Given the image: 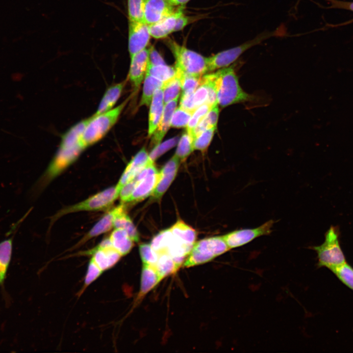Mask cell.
Instances as JSON below:
<instances>
[{"mask_svg": "<svg viewBox=\"0 0 353 353\" xmlns=\"http://www.w3.org/2000/svg\"><path fill=\"white\" fill-rule=\"evenodd\" d=\"M167 44L176 60V69L198 77L207 73L206 57L172 40Z\"/></svg>", "mask_w": 353, "mask_h": 353, "instance_id": "obj_4", "label": "cell"}, {"mask_svg": "<svg viewBox=\"0 0 353 353\" xmlns=\"http://www.w3.org/2000/svg\"><path fill=\"white\" fill-rule=\"evenodd\" d=\"M101 269L91 259H90L84 280L83 287L78 293V296H80L87 287L96 280L102 273Z\"/></svg>", "mask_w": 353, "mask_h": 353, "instance_id": "obj_37", "label": "cell"}, {"mask_svg": "<svg viewBox=\"0 0 353 353\" xmlns=\"http://www.w3.org/2000/svg\"><path fill=\"white\" fill-rule=\"evenodd\" d=\"M109 238L113 247L122 256L128 253L134 245L133 240L122 228H115Z\"/></svg>", "mask_w": 353, "mask_h": 353, "instance_id": "obj_23", "label": "cell"}, {"mask_svg": "<svg viewBox=\"0 0 353 353\" xmlns=\"http://www.w3.org/2000/svg\"><path fill=\"white\" fill-rule=\"evenodd\" d=\"M163 101L164 105L179 97L181 85L180 80L176 75L174 77L163 83Z\"/></svg>", "mask_w": 353, "mask_h": 353, "instance_id": "obj_30", "label": "cell"}, {"mask_svg": "<svg viewBox=\"0 0 353 353\" xmlns=\"http://www.w3.org/2000/svg\"><path fill=\"white\" fill-rule=\"evenodd\" d=\"M103 272L113 267L122 256L112 246L109 238L103 239L97 247L86 252Z\"/></svg>", "mask_w": 353, "mask_h": 353, "instance_id": "obj_10", "label": "cell"}, {"mask_svg": "<svg viewBox=\"0 0 353 353\" xmlns=\"http://www.w3.org/2000/svg\"><path fill=\"white\" fill-rule=\"evenodd\" d=\"M174 235L170 228L160 231L156 235L150 243L152 248L158 253L165 252Z\"/></svg>", "mask_w": 353, "mask_h": 353, "instance_id": "obj_31", "label": "cell"}, {"mask_svg": "<svg viewBox=\"0 0 353 353\" xmlns=\"http://www.w3.org/2000/svg\"><path fill=\"white\" fill-rule=\"evenodd\" d=\"M185 7H178L171 14L153 24L149 25L151 36L155 39H162L174 32L176 19L183 12Z\"/></svg>", "mask_w": 353, "mask_h": 353, "instance_id": "obj_16", "label": "cell"}, {"mask_svg": "<svg viewBox=\"0 0 353 353\" xmlns=\"http://www.w3.org/2000/svg\"><path fill=\"white\" fill-rule=\"evenodd\" d=\"M274 223V220H270L257 227L234 230L223 235V237L230 250L240 247L258 237L270 234Z\"/></svg>", "mask_w": 353, "mask_h": 353, "instance_id": "obj_9", "label": "cell"}, {"mask_svg": "<svg viewBox=\"0 0 353 353\" xmlns=\"http://www.w3.org/2000/svg\"><path fill=\"white\" fill-rule=\"evenodd\" d=\"M139 250L143 264L152 266L155 264L158 259V254L152 248L150 244H140Z\"/></svg>", "mask_w": 353, "mask_h": 353, "instance_id": "obj_39", "label": "cell"}, {"mask_svg": "<svg viewBox=\"0 0 353 353\" xmlns=\"http://www.w3.org/2000/svg\"><path fill=\"white\" fill-rule=\"evenodd\" d=\"M217 101L219 106L229 105L253 101L255 97L244 91L240 86L234 66L219 69Z\"/></svg>", "mask_w": 353, "mask_h": 353, "instance_id": "obj_2", "label": "cell"}, {"mask_svg": "<svg viewBox=\"0 0 353 353\" xmlns=\"http://www.w3.org/2000/svg\"><path fill=\"white\" fill-rule=\"evenodd\" d=\"M136 181L133 179L122 188L119 194V197L122 203H125L129 202Z\"/></svg>", "mask_w": 353, "mask_h": 353, "instance_id": "obj_43", "label": "cell"}, {"mask_svg": "<svg viewBox=\"0 0 353 353\" xmlns=\"http://www.w3.org/2000/svg\"><path fill=\"white\" fill-rule=\"evenodd\" d=\"M229 250L223 236L199 240L193 245L183 265L190 267L208 262Z\"/></svg>", "mask_w": 353, "mask_h": 353, "instance_id": "obj_5", "label": "cell"}, {"mask_svg": "<svg viewBox=\"0 0 353 353\" xmlns=\"http://www.w3.org/2000/svg\"><path fill=\"white\" fill-rule=\"evenodd\" d=\"M192 114L180 107L176 108L172 117L171 126L177 128L187 126Z\"/></svg>", "mask_w": 353, "mask_h": 353, "instance_id": "obj_38", "label": "cell"}, {"mask_svg": "<svg viewBox=\"0 0 353 353\" xmlns=\"http://www.w3.org/2000/svg\"><path fill=\"white\" fill-rule=\"evenodd\" d=\"M178 141V138L176 137L155 146L150 154H149L150 159L154 161L160 155L174 147Z\"/></svg>", "mask_w": 353, "mask_h": 353, "instance_id": "obj_40", "label": "cell"}, {"mask_svg": "<svg viewBox=\"0 0 353 353\" xmlns=\"http://www.w3.org/2000/svg\"><path fill=\"white\" fill-rule=\"evenodd\" d=\"M176 69L167 64L155 66H147L146 74L150 75L163 83L174 77Z\"/></svg>", "mask_w": 353, "mask_h": 353, "instance_id": "obj_29", "label": "cell"}, {"mask_svg": "<svg viewBox=\"0 0 353 353\" xmlns=\"http://www.w3.org/2000/svg\"><path fill=\"white\" fill-rule=\"evenodd\" d=\"M178 98L172 100L164 106L163 112L160 122L151 135V145L154 147L160 143L171 126L172 115L175 110Z\"/></svg>", "mask_w": 353, "mask_h": 353, "instance_id": "obj_17", "label": "cell"}, {"mask_svg": "<svg viewBox=\"0 0 353 353\" xmlns=\"http://www.w3.org/2000/svg\"><path fill=\"white\" fill-rule=\"evenodd\" d=\"M193 151L192 138L187 132L183 133L178 141L175 155L180 160L184 161Z\"/></svg>", "mask_w": 353, "mask_h": 353, "instance_id": "obj_34", "label": "cell"}, {"mask_svg": "<svg viewBox=\"0 0 353 353\" xmlns=\"http://www.w3.org/2000/svg\"><path fill=\"white\" fill-rule=\"evenodd\" d=\"M128 98L118 106L99 115H93L86 126L82 141L86 148L101 140L117 123Z\"/></svg>", "mask_w": 353, "mask_h": 353, "instance_id": "obj_3", "label": "cell"}, {"mask_svg": "<svg viewBox=\"0 0 353 353\" xmlns=\"http://www.w3.org/2000/svg\"><path fill=\"white\" fill-rule=\"evenodd\" d=\"M339 236L338 228L331 226L326 233L324 243L311 248L317 253L318 267H325L330 270L346 262L340 245Z\"/></svg>", "mask_w": 353, "mask_h": 353, "instance_id": "obj_6", "label": "cell"}, {"mask_svg": "<svg viewBox=\"0 0 353 353\" xmlns=\"http://www.w3.org/2000/svg\"><path fill=\"white\" fill-rule=\"evenodd\" d=\"M126 81L115 84L108 87L104 93L94 115H97L113 108L121 96Z\"/></svg>", "mask_w": 353, "mask_h": 353, "instance_id": "obj_21", "label": "cell"}, {"mask_svg": "<svg viewBox=\"0 0 353 353\" xmlns=\"http://www.w3.org/2000/svg\"><path fill=\"white\" fill-rule=\"evenodd\" d=\"M219 115V105L216 104L211 108L194 129L191 135L193 141L204 130L212 127H217Z\"/></svg>", "mask_w": 353, "mask_h": 353, "instance_id": "obj_28", "label": "cell"}, {"mask_svg": "<svg viewBox=\"0 0 353 353\" xmlns=\"http://www.w3.org/2000/svg\"><path fill=\"white\" fill-rule=\"evenodd\" d=\"M119 194L116 186L109 187L83 201L63 209L56 216L59 217L72 212L106 209L113 204Z\"/></svg>", "mask_w": 353, "mask_h": 353, "instance_id": "obj_7", "label": "cell"}, {"mask_svg": "<svg viewBox=\"0 0 353 353\" xmlns=\"http://www.w3.org/2000/svg\"><path fill=\"white\" fill-rule=\"evenodd\" d=\"M15 232L11 237L0 242V286L3 285L11 262Z\"/></svg>", "mask_w": 353, "mask_h": 353, "instance_id": "obj_24", "label": "cell"}, {"mask_svg": "<svg viewBox=\"0 0 353 353\" xmlns=\"http://www.w3.org/2000/svg\"><path fill=\"white\" fill-rule=\"evenodd\" d=\"M113 227L125 229L134 242L139 241V235L132 220L127 214L124 203L117 206V211L114 220Z\"/></svg>", "mask_w": 353, "mask_h": 353, "instance_id": "obj_22", "label": "cell"}, {"mask_svg": "<svg viewBox=\"0 0 353 353\" xmlns=\"http://www.w3.org/2000/svg\"><path fill=\"white\" fill-rule=\"evenodd\" d=\"M346 286L353 290V268L346 262L330 270Z\"/></svg>", "mask_w": 353, "mask_h": 353, "instance_id": "obj_32", "label": "cell"}, {"mask_svg": "<svg viewBox=\"0 0 353 353\" xmlns=\"http://www.w3.org/2000/svg\"><path fill=\"white\" fill-rule=\"evenodd\" d=\"M153 266L143 264L141 276L140 288L136 303L153 289L161 280Z\"/></svg>", "mask_w": 353, "mask_h": 353, "instance_id": "obj_20", "label": "cell"}, {"mask_svg": "<svg viewBox=\"0 0 353 353\" xmlns=\"http://www.w3.org/2000/svg\"><path fill=\"white\" fill-rule=\"evenodd\" d=\"M151 36L149 25L145 23L129 21L128 49L130 57L146 48Z\"/></svg>", "mask_w": 353, "mask_h": 353, "instance_id": "obj_11", "label": "cell"}, {"mask_svg": "<svg viewBox=\"0 0 353 353\" xmlns=\"http://www.w3.org/2000/svg\"><path fill=\"white\" fill-rule=\"evenodd\" d=\"M162 64H166L163 57L153 46L150 47L149 48L148 65L155 66Z\"/></svg>", "mask_w": 353, "mask_h": 353, "instance_id": "obj_44", "label": "cell"}, {"mask_svg": "<svg viewBox=\"0 0 353 353\" xmlns=\"http://www.w3.org/2000/svg\"><path fill=\"white\" fill-rule=\"evenodd\" d=\"M89 119L90 117L78 122L63 135L55 156L34 186V192L39 191L49 180L62 173L86 148L82 141V134Z\"/></svg>", "mask_w": 353, "mask_h": 353, "instance_id": "obj_1", "label": "cell"}, {"mask_svg": "<svg viewBox=\"0 0 353 353\" xmlns=\"http://www.w3.org/2000/svg\"><path fill=\"white\" fill-rule=\"evenodd\" d=\"M301 0H297V1L296 4V6H295V8H296L297 7V6L299 5V3H300V2Z\"/></svg>", "mask_w": 353, "mask_h": 353, "instance_id": "obj_48", "label": "cell"}, {"mask_svg": "<svg viewBox=\"0 0 353 353\" xmlns=\"http://www.w3.org/2000/svg\"><path fill=\"white\" fill-rule=\"evenodd\" d=\"M191 20L190 17L186 16L182 12L176 19L174 32L183 29L190 23Z\"/></svg>", "mask_w": 353, "mask_h": 353, "instance_id": "obj_46", "label": "cell"}, {"mask_svg": "<svg viewBox=\"0 0 353 353\" xmlns=\"http://www.w3.org/2000/svg\"><path fill=\"white\" fill-rule=\"evenodd\" d=\"M212 107L207 103H204L198 107L193 113L187 126V132L191 137L194 129L200 122L206 116Z\"/></svg>", "mask_w": 353, "mask_h": 353, "instance_id": "obj_36", "label": "cell"}, {"mask_svg": "<svg viewBox=\"0 0 353 353\" xmlns=\"http://www.w3.org/2000/svg\"><path fill=\"white\" fill-rule=\"evenodd\" d=\"M178 8L169 0H145L144 23L153 24L174 12Z\"/></svg>", "mask_w": 353, "mask_h": 353, "instance_id": "obj_13", "label": "cell"}, {"mask_svg": "<svg viewBox=\"0 0 353 353\" xmlns=\"http://www.w3.org/2000/svg\"><path fill=\"white\" fill-rule=\"evenodd\" d=\"M117 211V206L110 209L93 227L89 232L75 246L78 248L89 240L106 232L113 227L114 220Z\"/></svg>", "mask_w": 353, "mask_h": 353, "instance_id": "obj_19", "label": "cell"}, {"mask_svg": "<svg viewBox=\"0 0 353 353\" xmlns=\"http://www.w3.org/2000/svg\"><path fill=\"white\" fill-rule=\"evenodd\" d=\"M208 95V89L207 85L201 78L200 84L195 91L194 94V101L196 108L206 103Z\"/></svg>", "mask_w": 353, "mask_h": 353, "instance_id": "obj_41", "label": "cell"}, {"mask_svg": "<svg viewBox=\"0 0 353 353\" xmlns=\"http://www.w3.org/2000/svg\"><path fill=\"white\" fill-rule=\"evenodd\" d=\"M173 235L184 243L193 246L197 234L195 230L181 220H178L171 228Z\"/></svg>", "mask_w": 353, "mask_h": 353, "instance_id": "obj_25", "label": "cell"}, {"mask_svg": "<svg viewBox=\"0 0 353 353\" xmlns=\"http://www.w3.org/2000/svg\"><path fill=\"white\" fill-rule=\"evenodd\" d=\"M179 163L180 159L175 154L159 172L157 184L151 195L153 198L160 199L168 189L176 177Z\"/></svg>", "mask_w": 353, "mask_h": 353, "instance_id": "obj_14", "label": "cell"}, {"mask_svg": "<svg viewBox=\"0 0 353 353\" xmlns=\"http://www.w3.org/2000/svg\"><path fill=\"white\" fill-rule=\"evenodd\" d=\"M170 3L175 7H185L190 0H169Z\"/></svg>", "mask_w": 353, "mask_h": 353, "instance_id": "obj_47", "label": "cell"}, {"mask_svg": "<svg viewBox=\"0 0 353 353\" xmlns=\"http://www.w3.org/2000/svg\"><path fill=\"white\" fill-rule=\"evenodd\" d=\"M129 21L144 22L145 0H127Z\"/></svg>", "mask_w": 353, "mask_h": 353, "instance_id": "obj_33", "label": "cell"}, {"mask_svg": "<svg viewBox=\"0 0 353 353\" xmlns=\"http://www.w3.org/2000/svg\"><path fill=\"white\" fill-rule=\"evenodd\" d=\"M217 127H212L202 131L193 141L194 150L204 151L211 142Z\"/></svg>", "mask_w": 353, "mask_h": 353, "instance_id": "obj_35", "label": "cell"}, {"mask_svg": "<svg viewBox=\"0 0 353 353\" xmlns=\"http://www.w3.org/2000/svg\"><path fill=\"white\" fill-rule=\"evenodd\" d=\"M159 172L154 161L150 160L147 165L133 178L136 184L129 202H138L151 195L157 184Z\"/></svg>", "mask_w": 353, "mask_h": 353, "instance_id": "obj_8", "label": "cell"}, {"mask_svg": "<svg viewBox=\"0 0 353 353\" xmlns=\"http://www.w3.org/2000/svg\"><path fill=\"white\" fill-rule=\"evenodd\" d=\"M150 160L145 148H142L129 162L116 185L119 192L126 184L135 177Z\"/></svg>", "mask_w": 353, "mask_h": 353, "instance_id": "obj_15", "label": "cell"}, {"mask_svg": "<svg viewBox=\"0 0 353 353\" xmlns=\"http://www.w3.org/2000/svg\"><path fill=\"white\" fill-rule=\"evenodd\" d=\"M194 91L182 92L179 106L192 114L197 109L194 101Z\"/></svg>", "mask_w": 353, "mask_h": 353, "instance_id": "obj_42", "label": "cell"}, {"mask_svg": "<svg viewBox=\"0 0 353 353\" xmlns=\"http://www.w3.org/2000/svg\"><path fill=\"white\" fill-rule=\"evenodd\" d=\"M153 266L161 279L175 273L179 268L172 257L167 252L159 253L158 259Z\"/></svg>", "mask_w": 353, "mask_h": 353, "instance_id": "obj_27", "label": "cell"}, {"mask_svg": "<svg viewBox=\"0 0 353 353\" xmlns=\"http://www.w3.org/2000/svg\"><path fill=\"white\" fill-rule=\"evenodd\" d=\"M329 1L331 8H342L353 11V2L345 1L338 0H327Z\"/></svg>", "mask_w": 353, "mask_h": 353, "instance_id": "obj_45", "label": "cell"}, {"mask_svg": "<svg viewBox=\"0 0 353 353\" xmlns=\"http://www.w3.org/2000/svg\"><path fill=\"white\" fill-rule=\"evenodd\" d=\"M150 106L148 136L151 137L158 126L163 112L164 104L162 88L155 91Z\"/></svg>", "mask_w": 353, "mask_h": 353, "instance_id": "obj_18", "label": "cell"}, {"mask_svg": "<svg viewBox=\"0 0 353 353\" xmlns=\"http://www.w3.org/2000/svg\"><path fill=\"white\" fill-rule=\"evenodd\" d=\"M163 84V82L161 81L146 74L139 106H150L155 91L159 88H162Z\"/></svg>", "mask_w": 353, "mask_h": 353, "instance_id": "obj_26", "label": "cell"}, {"mask_svg": "<svg viewBox=\"0 0 353 353\" xmlns=\"http://www.w3.org/2000/svg\"><path fill=\"white\" fill-rule=\"evenodd\" d=\"M149 48H145L130 57L128 78L133 90H138L141 83L145 78L148 62Z\"/></svg>", "mask_w": 353, "mask_h": 353, "instance_id": "obj_12", "label": "cell"}]
</instances>
